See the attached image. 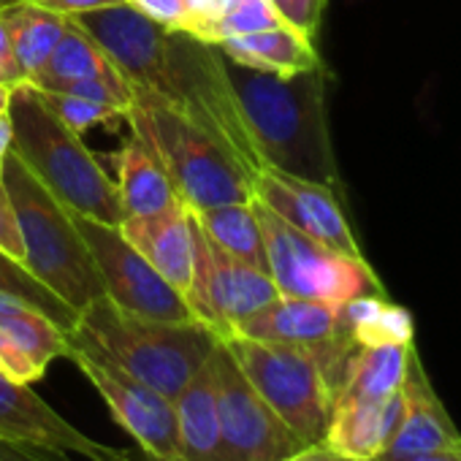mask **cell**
Masks as SVG:
<instances>
[{
  "mask_svg": "<svg viewBox=\"0 0 461 461\" xmlns=\"http://www.w3.org/2000/svg\"><path fill=\"white\" fill-rule=\"evenodd\" d=\"M68 361L93 383L114 420L136 439L149 461H179V418L168 396L87 350L71 348Z\"/></svg>",
  "mask_w": 461,
  "mask_h": 461,
  "instance_id": "cell-12",
  "label": "cell"
},
{
  "mask_svg": "<svg viewBox=\"0 0 461 461\" xmlns=\"http://www.w3.org/2000/svg\"><path fill=\"white\" fill-rule=\"evenodd\" d=\"M12 139H14V125H12V114L4 112L0 114V160H4L12 149Z\"/></svg>",
  "mask_w": 461,
  "mask_h": 461,
  "instance_id": "cell-39",
  "label": "cell"
},
{
  "mask_svg": "<svg viewBox=\"0 0 461 461\" xmlns=\"http://www.w3.org/2000/svg\"><path fill=\"white\" fill-rule=\"evenodd\" d=\"M125 4L166 31H185V4L182 0H125Z\"/></svg>",
  "mask_w": 461,
  "mask_h": 461,
  "instance_id": "cell-32",
  "label": "cell"
},
{
  "mask_svg": "<svg viewBox=\"0 0 461 461\" xmlns=\"http://www.w3.org/2000/svg\"><path fill=\"white\" fill-rule=\"evenodd\" d=\"M122 237L131 248L182 296L190 291L193 280V230H190V209L176 201L174 206L155 212L125 217L120 222Z\"/></svg>",
  "mask_w": 461,
  "mask_h": 461,
  "instance_id": "cell-16",
  "label": "cell"
},
{
  "mask_svg": "<svg viewBox=\"0 0 461 461\" xmlns=\"http://www.w3.org/2000/svg\"><path fill=\"white\" fill-rule=\"evenodd\" d=\"M0 461H77V458H71V453L58 447H41L33 442L0 437Z\"/></svg>",
  "mask_w": 461,
  "mask_h": 461,
  "instance_id": "cell-34",
  "label": "cell"
},
{
  "mask_svg": "<svg viewBox=\"0 0 461 461\" xmlns=\"http://www.w3.org/2000/svg\"><path fill=\"white\" fill-rule=\"evenodd\" d=\"M272 6L283 17V23L299 31L307 39H315L321 31L326 0H272Z\"/></svg>",
  "mask_w": 461,
  "mask_h": 461,
  "instance_id": "cell-30",
  "label": "cell"
},
{
  "mask_svg": "<svg viewBox=\"0 0 461 461\" xmlns=\"http://www.w3.org/2000/svg\"><path fill=\"white\" fill-rule=\"evenodd\" d=\"M198 228L212 240L217 248H222L228 256H234L253 269H261L269 275V261H267V245L261 225L250 203H220L209 209L193 212Z\"/></svg>",
  "mask_w": 461,
  "mask_h": 461,
  "instance_id": "cell-25",
  "label": "cell"
},
{
  "mask_svg": "<svg viewBox=\"0 0 461 461\" xmlns=\"http://www.w3.org/2000/svg\"><path fill=\"white\" fill-rule=\"evenodd\" d=\"M277 25H285V23L272 6V0H228V6L214 28V44L234 39V36L269 31Z\"/></svg>",
  "mask_w": 461,
  "mask_h": 461,
  "instance_id": "cell-28",
  "label": "cell"
},
{
  "mask_svg": "<svg viewBox=\"0 0 461 461\" xmlns=\"http://www.w3.org/2000/svg\"><path fill=\"white\" fill-rule=\"evenodd\" d=\"M217 47L230 63H240L256 71L280 74V77H294V74H304V71L323 66L321 55L315 52L312 39L302 36L299 31L288 25L225 39Z\"/></svg>",
  "mask_w": 461,
  "mask_h": 461,
  "instance_id": "cell-20",
  "label": "cell"
},
{
  "mask_svg": "<svg viewBox=\"0 0 461 461\" xmlns=\"http://www.w3.org/2000/svg\"><path fill=\"white\" fill-rule=\"evenodd\" d=\"M209 366L228 461H280L304 447V442L258 396L220 339L209 356Z\"/></svg>",
  "mask_w": 461,
  "mask_h": 461,
  "instance_id": "cell-11",
  "label": "cell"
},
{
  "mask_svg": "<svg viewBox=\"0 0 461 461\" xmlns=\"http://www.w3.org/2000/svg\"><path fill=\"white\" fill-rule=\"evenodd\" d=\"M228 79L242 104L264 166L307 182L339 185L326 114V68L280 77L225 58Z\"/></svg>",
  "mask_w": 461,
  "mask_h": 461,
  "instance_id": "cell-2",
  "label": "cell"
},
{
  "mask_svg": "<svg viewBox=\"0 0 461 461\" xmlns=\"http://www.w3.org/2000/svg\"><path fill=\"white\" fill-rule=\"evenodd\" d=\"M0 179L17 214L25 248L23 267L74 312H82L93 299L104 296V285L71 209L12 149L0 160Z\"/></svg>",
  "mask_w": 461,
  "mask_h": 461,
  "instance_id": "cell-5",
  "label": "cell"
},
{
  "mask_svg": "<svg viewBox=\"0 0 461 461\" xmlns=\"http://www.w3.org/2000/svg\"><path fill=\"white\" fill-rule=\"evenodd\" d=\"M0 250H6L17 261L25 258L17 214H14V206H12V198H9V190H6L4 179H0Z\"/></svg>",
  "mask_w": 461,
  "mask_h": 461,
  "instance_id": "cell-33",
  "label": "cell"
},
{
  "mask_svg": "<svg viewBox=\"0 0 461 461\" xmlns=\"http://www.w3.org/2000/svg\"><path fill=\"white\" fill-rule=\"evenodd\" d=\"M117 193L125 217L155 214L179 201L166 168L136 133L117 152Z\"/></svg>",
  "mask_w": 461,
  "mask_h": 461,
  "instance_id": "cell-21",
  "label": "cell"
},
{
  "mask_svg": "<svg viewBox=\"0 0 461 461\" xmlns=\"http://www.w3.org/2000/svg\"><path fill=\"white\" fill-rule=\"evenodd\" d=\"M404 393H407L404 415H402L391 442L385 445V450L375 461H402L410 456L461 445V431L456 429L445 404L434 393L418 350L412 353V361H410Z\"/></svg>",
  "mask_w": 461,
  "mask_h": 461,
  "instance_id": "cell-17",
  "label": "cell"
},
{
  "mask_svg": "<svg viewBox=\"0 0 461 461\" xmlns=\"http://www.w3.org/2000/svg\"><path fill=\"white\" fill-rule=\"evenodd\" d=\"M402 461H461V445L439 447V450L420 453V456H410V458H402Z\"/></svg>",
  "mask_w": 461,
  "mask_h": 461,
  "instance_id": "cell-38",
  "label": "cell"
},
{
  "mask_svg": "<svg viewBox=\"0 0 461 461\" xmlns=\"http://www.w3.org/2000/svg\"><path fill=\"white\" fill-rule=\"evenodd\" d=\"M71 20L98 41L131 85L149 90L185 114L250 179L261 174L264 160L217 44L185 31H166L128 4Z\"/></svg>",
  "mask_w": 461,
  "mask_h": 461,
  "instance_id": "cell-1",
  "label": "cell"
},
{
  "mask_svg": "<svg viewBox=\"0 0 461 461\" xmlns=\"http://www.w3.org/2000/svg\"><path fill=\"white\" fill-rule=\"evenodd\" d=\"M280 461H345V458H342V456H337L329 445L318 442V445H304V447H299V450L288 453V456H285V458H280Z\"/></svg>",
  "mask_w": 461,
  "mask_h": 461,
  "instance_id": "cell-37",
  "label": "cell"
},
{
  "mask_svg": "<svg viewBox=\"0 0 461 461\" xmlns=\"http://www.w3.org/2000/svg\"><path fill=\"white\" fill-rule=\"evenodd\" d=\"M12 93H14L12 85H0V114L9 112V106H12Z\"/></svg>",
  "mask_w": 461,
  "mask_h": 461,
  "instance_id": "cell-40",
  "label": "cell"
},
{
  "mask_svg": "<svg viewBox=\"0 0 461 461\" xmlns=\"http://www.w3.org/2000/svg\"><path fill=\"white\" fill-rule=\"evenodd\" d=\"M17 4H23V0H0V12H6V9H12Z\"/></svg>",
  "mask_w": 461,
  "mask_h": 461,
  "instance_id": "cell-41",
  "label": "cell"
},
{
  "mask_svg": "<svg viewBox=\"0 0 461 461\" xmlns=\"http://www.w3.org/2000/svg\"><path fill=\"white\" fill-rule=\"evenodd\" d=\"M0 14H4L14 55H17L20 68L28 82L33 74H39L44 68L52 50L68 31V17L39 6L36 0H23V4L0 12Z\"/></svg>",
  "mask_w": 461,
  "mask_h": 461,
  "instance_id": "cell-26",
  "label": "cell"
},
{
  "mask_svg": "<svg viewBox=\"0 0 461 461\" xmlns=\"http://www.w3.org/2000/svg\"><path fill=\"white\" fill-rule=\"evenodd\" d=\"M253 198L269 206L294 228H299L302 234L329 245L331 250L361 256V245L345 217L334 187L264 166L261 174L253 179Z\"/></svg>",
  "mask_w": 461,
  "mask_h": 461,
  "instance_id": "cell-13",
  "label": "cell"
},
{
  "mask_svg": "<svg viewBox=\"0 0 461 461\" xmlns=\"http://www.w3.org/2000/svg\"><path fill=\"white\" fill-rule=\"evenodd\" d=\"M131 87L133 104L125 120L131 131L155 152L174 185L176 198L190 212L253 201V179L222 152L212 136L149 90L136 85Z\"/></svg>",
  "mask_w": 461,
  "mask_h": 461,
  "instance_id": "cell-6",
  "label": "cell"
},
{
  "mask_svg": "<svg viewBox=\"0 0 461 461\" xmlns=\"http://www.w3.org/2000/svg\"><path fill=\"white\" fill-rule=\"evenodd\" d=\"M112 74H120V68L112 63V58L98 47V41L87 31H82L68 17V31L52 50L44 68L39 74H33L28 79V85H33L36 90L63 93L66 87H71L82 79L112 77Z\"/></svg>",
  "mask_w": 461,
  "mask_h": 461,
  "instance_id": "cell-23",
  "label": "cell"
},
{
  "mask_svg": "<svg viewBox=\"0 0 461 461\" xmlns=\"http://www.w3.org/2000/svg\"><path fill=\"white\" fill-rule=\"evenodd\" d=\"M36 4L50 9V12L77 17V14H90V12H101V9L125 6V0H36Z\"/></svg>",
  "mask_w": 461,
  "mask_h": 461,
  "instance_id": "cell-36",
  "label": "cell"
},
{
  "mask_svg": "<svg viewBox=\"0 0 461 461\" xmlns=\"http://www.w3.org/2000/svg\"><path fill=\"white\" fill-rule=\"evenodd\" d=\"M220 342L234 356L258 396L304 445L323 442L334 391L312 348L275 345L248 337H228Z\"/></svg>",
  "mask_w": 461,
  "mask_h": 461,
  "instance_id": "cell-7",
  "label": "cell"
},
{
  "mask_svg": "<svg viewBox=\"0 0 461 461\" xmlns=\"http://www.w3.org/2000/svg\"><path fill=\"white\" fill-rule=\"evenodd\" d=\"M74 214L77 230L82 234L93 264L98 269L104 294L122 310L155 318V321H171V323H187L195 321L185 296L168 285L122 237L120 225H109L85 214Z\"/></svg>",
  "mask_w": 461,
  "mask_h": 461,
  "instance_id": "cell-10",
  "label": "cell"
},
{
  "mask_svg": "<svg viewBox=\"0 0 461 461\" xmlns=\"http://www.w3.org/2000/svg\"><path fill=\"white\" fill-rule=\"evenodd\" d=\"M264 234L269 277L283 296L345 304L356 296H385V288L364 256H348L302 234L269 206L253 198Z\"/></svg>",
  "mask_w": 461,
  "mask_h": 461,
  "instance_id": "cell-8",
  "label": "cell"
},
{
  "mask_svg": "<svg viewBox=\"0 0 461 461\" xmlns=\"http://www.w3.org/2000/svg\"><path fill=\"white\" fill-rule=\"evenodd\" d=\"M71 342L52 318L0 294V372L17 383H39L55 358H68Z\"/></svg>",
  "mask_w": 461,
  "mask_h": 461,
  "instance_id": "cell-15",
  "label": "cell"
},
{
  "mask_svg": "<svg viewBox=\"0 0 461 461\" xmlns=\"http://www.w3.org/2000/svg\"><path fill=\"white\" fill-rule=\"evenodd\" d=\"M339 331L358 348L375 345H412L415 321L410 310L385 296H356L337 307Z\"/></svg>",
  "mask_w": 461,
  "mask_h": 461,
  "instance_id": "cell-24",
  "label": "cell"
},
{
  "mask_svg": "<svg viewBox=\"0 0 461 461\" xmlns=\"http://www.w3.org/2000/svg\"><path fill=\"white\" fill-rule=\"evenodd\" d=\"M404 385L383 402L334 404L323 445H329L345 461H375L391 442L404 415Z\"/></svg>",
  "mask_w": 461,
  "mask_h": 461,
  "instance_id": "cell-18",
  "label": "cell"
},
{
  "mask_svg": "<svg viewBox=\"0 0 461 461\" xmlns=\"http://www.w3.org/2000/svg\"><path fill=\"white\" fill-rule=\"evenodd\" d=\"M12 152L39 176V182L60 198L71 212L120 225L125 220L117 182L104 171L98 158L85 147L44 101V95L23 82L12 93Z\"/></svg>",
  "mask_w": 461,
  "mask_h": 461,
  "instance_id": "cell-4",
  "label": "cell"
},
{
  "mask_svg": "<svg viewBox=\"0 0 461 461\" xmlns=\"http://www.w3.org/2000/svg\"><path fill=\"white\" fill-rule=\"evenodd\" d=\"M193 230V280L185 302L198 323L217 339L237 334V326L280 296L275 280L250 264L228 256L198 228L190 212Z\"/></svg>",
  "mask_w": 461,
  "mask_h": 461,
  "instance_id": "cell-9",
  "label": "cell"
},
{
  "mask_svg": "<svg viewBox=\"0 0 461 461\" xmlns=\"http://www.w3.org/2000/svg\"><path fill=\"white\" fill-rule=\"evenodd\" d=\"M182 4H185V33L214 44V28L228 6V0H182Z\"/></svg>",
  "mask_w": 461,
  "mask_h": 461,
  "instance_id": "cell-31",
  "label": "cell"
},
{
  "mask_svg": "<svg viewBox=\"0 0 461 461\" xmlns=\"http://www.w3.org/2000/svg\"><path fill=\"white\" fill-rule=\"evenodd\" d=\"M25 82V74L20 68V60L14 55V47H12V36H9V28L4 23V14H0V85H23Z\"/></svg>",
  "mask_w": 461,
  "mask_h": 461,
  "instance_id": "cell-35",
  "label": "cell"
},
{
  "mask_svg": "<svg viewBox=\"0 0 461 461\" xmlns=\"http://www.w3.org/2000/svg\"><path fill=\"white\" fill-rule=\"evenodd\" d=\"M412 353H415V342L412 345L358 348L348 364V372L334 396V404L383 402V399L393 396L407 380Z\"/></svg>",
  "mask_w": 461,
  "mask_h": 461,
  "instance_id": "cell-22",
  "label": "cell"
},
{
  "mask_svg": "<svg viewBox=\"0 0 461 461\" xmlns=\"http://www.w3.org/2000/svg\"><path fill=\"white\" fill-rule=\"evenodd\" d=\"M337 334H339V315L334 304L280 294L267 307L245 318L237 326L234 337H248L275 345L318 348L334 339Z\"/></svg>",
  "mask_w": 461,
  "mask_h": 461,
  "instance_id": "cell-19",
  "label": "cell"
},
{
  "mask_svg": "<svg viewBox=\"0 0 461 461\" xmlns=\"http://www.w3.org/2000/svg\"><path fill=\"white\" fill-rule=\"evenodd\" d=\"M0 437L58 447L87 461H136L131 453L109 447L68 423L28 383H17L0 372Z\"/></svg>",
  "mask_w": 461,
  "mask_h": 461,
  "instance_id": "cell-14",
  "label": "cell"
},
{
  "mask_svg": "<svg viewBox=\"0 0 461 461\" xmlns=\"http://www.w3.org/2000/svg\"><path fill=\"white\" fill-rule=\"evenodd\" d=\"M68 342L174 402L206 364L217 337L198 321L171 323L128 312L104 294L79 312Z\"/></svg>",
  "mask_w": 461,
  "mask_h": 461,
  "instance_id": "cell-3",
  "label": "cell"
},
{
  "mask_svg": "<svg viewBox=\"0 0 461 461\" xmlns=\"http://www.w3.org/2000/svg\"><path fill=\"white\" fill-rule=\"evenodd\" d=\"M0 294L36 307L39 312H44L47 318H52L63 331H71L74 323H77V318H79V312H74L63 299H58L44 283H39L23 267V261L12 258L6 250H0Z\"/></svg>",
  "mask_w": 461,
  "mask_h": 461,
  "instance_id": "cell-27",
  "label": "cell"
},
{
  "mask_svg": "<svg viewBox=\"0 0 461 461\" xmlns=\"http://www.w3.org/2000/svg\"><path fill=\"white\" fill-rule=\"evenodd\" d=\"M39 93L44 95L50 109L79 136L95 125L125 120V112L106 106V104H98V101H90V98H82V95H74V93H52V90H39Z\"/></svg>",
  "mask_w": 461,
  "mask_h": 461,
  "instance_id": "cell-29",
  "label": "cell"
}]
</instances>
